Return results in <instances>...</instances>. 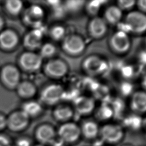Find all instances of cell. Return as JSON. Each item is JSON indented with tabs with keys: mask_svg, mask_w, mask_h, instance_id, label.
<instances>
[{
	"mask_svg": "<svg viewBox=\"0 0 146 146\" xmlns=\"http://www.w3.org/2000/svg\"><path fill=\"white\" fill-rule=\"evenodd\" d=\"M17 146H33L31 140L27 137L22 136L18 139L14 143Z\"/></svg>",
	"mask_w": 146,
	"mask_h": 146,
	"instance_id": "f546056e",
	"label": "cell"
},
{
	"mask_svg": "<svg viewBox=\"0 0 146 146\" xmlns=\"http://www.w3.org/2000/svg\"><path fill=\"white\" fill-rule=\"evenodd\" d=\"M107 63L101 58L96 55H90L86 58L82 63L85 72L91 76L99 75L107 68Z\"/></svg>",
	"mask_w": 146,
	"mask_h": 146,
	"instance_id": "3957f363",
	"label": "cell"
},
{
	"mask_svg": "<svg viewBox=\"0 0 146 146\" xmlns=\"http://www.w3.org/2000/svg\"><path fill=\"white\" fill-rule=\"evenodd\" d=\"M6 7L8 11L11 14H17L22 8V3L20 1L17 0L8 1L6 2Z\"/></svg>",
	"mask_w": 146,
	"mask_h": 146,
	"instance_id": "cb8c5ba5",
	"label": "cell"
},
{
	"mask_svg": "<svg viewBox=\"0 0 146 146\" xmlns=\"http://www.w3.org/2000/svg\"><path fill=\"white\" fill-rule=\"evenodd\" d=\"M136 1L133 0H119L117 2V6L121 10H128L133 7Z\"/></svg>",
	"mask_w": 146,
	"mask_h": 146,
	"instance_id": "4316f807",
	"label": "cell"
},
{
	"mask_svg": "<svg viewBox=\"0 0 146 146\" xmlns=\"http://www.w3.org/2000/svg\"><path fill=\"white\" fill-rule=\"evenodd\" d=\"M145 42H146V41H145Z\"/></svg>",
	"mask_w": 146,
	"mask_h": 146,
	"instance_id": "ab89813d",
	"label": "cell"
},
{
	"mask_svg": "<svg viewBox=\"0 0 146 146\" xmlns=\"http://www.w3.org/2000/svg\"><path fill=\"white\" fill-rule=\"evenodd\" d=\"M18 42V38L15 33L11 30H5L0 34V44L5 48H11Z\"/></svg>",
	"mask_w": 146,
	"mask_h": 146,
	"instance_id": "ac0fdd59",
	"label": "cell"
},
{
	"mask_svg": "<svg viewBox=\"0 0 146 146\" xmlns=\"http://www.w3.org/2000/svg\"><path fill=\"white\" fill-rule=\"evenodd\" d=\"M56 51L55 46L51 43H46L44 44L40 50L41 56L43 57H50L52 56Z\"/></svg>",
	"mask_w": 146,
	"mask_h": 146,
	"instance_id": "484cf974",
	"label": "cell"
},
{
	"mask_svg": "<svg viewBox=\"0 0 146 146\" xmlns=\"http://www.w3.org/2000/svg\"><path fill=\"white\" fill-rule=\"evenodd\" d=\"M8 146H17V145H16L14 143H11L10 144H9Z\"/></svg>",
	"mask_w": 146,
	"mask_h": 146,
	"instance_id": "8d00e7d4",
	"label": "cell"
},
{
	"mask_svg": "<svg viewBox=\"0 0 146 146\" xmlns=\"http://www.w3.org/2000/svg\"><path fill=\"white\" fill-rule=\"evenodd\" d=\"M124 146H129V145H124Z\"/></svg>",
	"mask_w": 146,
	"mask_h": 146,
	"instance_id": "f35d334b",
	"label": "cell"
},
{
	"mask_svg": "<svg viewBox=\"0 0 146 146\" xmlns=\"http://www.w3.org/2000/svg\"><path fill=\"white\" fill-rule=\"evenodd\" d=\"M88 30L91 37L95 39H99L103 37L107 33V22L103 18L95 17L90 21Z\"/></svg>",
	"mask_w": 146,
	"mask_h": 146,
	"instance_id": "8fae6325",
	"label": "cell"
},
{
	"mask_svg": "<svg viewBox=\"0 0 146 146\" xmlns=\"http://www.w3.org/2000/svg\"><path fill=\"white\" fill-rule=\"evenodd\" d=\"M46 72L50 76L60 78L64 76L68 71L67 64L60 59L51 60L45 67Z\"/></svg>",
	"mask_w": 146,
	"mask_h": 146,
	"instance_id": "30bf717a",
	"label": "cell"
},
{
	"mask_svg": "<svg viewBox=\"0 0 146 146\" xmlns=\"http://www.w3.org/2000/svg\"><path fill=\"white\" fill-rule=\"evenodd\" d=\"M51 146H66L64 143L62 141H61L60 140V141H55L52 144H51Z\"/></svg>",
	"mask_w": 146,
	"mask_h": 146,
	"instance_id": "e575fe53",
	"label": "cell"
},
{
	"mask_svg": "<svg viewBox=\"0 0 146 146\" xmlns=\"http://www.w3.org/2000/svg\"><path fill=\"white\" fill-rule=\"evenodd\" d=\"M58 134L60 140L64 143L76 141L81 134L80 128L74 123L68 122L62 124L59 128Z\"/></svg>",
	"mask_w": 146,
	"mask_h": 146,
	"instance_id": "277c9868",
	"label": "cell"
},
{
	"mask_svg": "<svg viewBox=\"0 0 146 146\" xmlns=\"http://www.w3.org/2000/svg\"><path fill=\"white\" fill-rule=\"evenodd\" d=\"M100 3L99 1H91L87 4V10L88 12L92 14H96L99 10Z\"/></svg>",
	"mask_w": 146,
	"mask_h": 146,
	"instance_id": "f1b7e54d",
	"label": "cell"
},
{
	"mask_svg": "<svg viewBox=\"0 0 146 146\" xmlns=\"http://www.w3.org/2000/svg\"><path fill=\"white\" fill-rule=\"evenodd\" d=\"M18 91L22 96L29 97L34 95L35 92V89L34 86L31 83L23 82L18 86Z\"/></svg>",
	"mask_w": 146,
	"mask_h": 146,
	"instance_id": "603a6c76",
	"label": "cell"
},
{
	"mask_svg": "<svg viewBox=\"0 0 146 146\" xmlns=\"http://www.w3.org/2000/svg\"><path fill=\"white\" fill-rule=\"evenodd\" d=\"M41 111L40 105L35 102H30L26 104L23 107V112L26 113L29 117L34 116L40 113Z\"/></svg>",
	"mask_w": 146,
	"mask_h": 146,
	"instance_id": "7402d4cb",
	"label": "cell"
},
{
	"mask_svg": "<svg viewBox=\"0 0 146 146\" xmlns=\"http://www.w3.org/2000/svg\"><path fill=\"white\" fill-rule=\"evenodd\" d=\"M11 143V142L8 136L0 134V146H8Z\"/></svg>",
	"mask_w": 146,
	"mask_h": 146,
	"instance_id": "1f68e13d",
	"label": "cell"
},
{
	"mask_svg": "<svg viewBox=\"0 0 146 146\" xmlns=\"http://www.w3.org/2000/svg\"><path fill=\"white\" fill-rule=\"evenodd\" d=\"M29 117L23 111L14 112L7 119V127L13 132H20L28 125Z\"/></svg>",
	"mask_w": 146,
	"mask_h": 146,
	"instance_id": "8992f818",
	"label": "cell"
},
{
	"mask_svg": "<svg viewBox=\"0 0 146 146\" xmlns=\"http://www.w3.org/2000/svg\"><path fill=\"white\" fill-rule=\"evenodd\" d=\"M141 85L143 88L145 90V91L146 92V72L144 74L141 80Z\"/></svg>",
	"mask_w": 146,
	"mask_h": 146,
	"instance_id": "836d02e7",
	"label": "cell"
},
{
	"mask_svg": "<svg viewBox=\"0 0 146 146\" xmlns=\"http://www.w3.org/2000/svg\"><path fill=\"white\" fill-rule=\"evenodd\" d=\"M95 106L94 100L86 96H79L74 102L75 111L82 115H87L91 113L94 110Z\"/></svg>",
	"mask_w": 146,
	"mask_h": 146,
	"instance_id": "7c38bea8",
	"label": "cell"
},
{
	"mask_svg": "<svg viewBox=\"0 0 146 146\" xmlns=\"http://www.w3.org/2000/svg\"><path fill=\"white\" fill-rule=\"evenodd\" d=\"M54 116L59 121H66L72 117L73 111L68 106L60 105L57 107L54 110Z\"/></svg>",
	"mask_w": 146,
	"mask_h": 146,
	"instance_id": "d6986e66",
	"label": "cell"
},
{
	"mask_svg": "<svg viewBox=\"0 0 146 146\" xmlns=\"http://www.w3.org/2000/svg\"><path fill=\"white\" fill-rule=\"evenodd\" d=\"M81 133L88 139H92L96 136L99 133V129L98 124L92 121H87L84 122L81 128Z\"/></svg>",
	"mask_w": 146,
	"mask_h": 146,
	"instance_id": "ffe728a7",
	"label": "cell"
},
{
	"mask_svg": "<svg viewBox=\"0 0 146 146\" xmlns=\"http://www.w3.org/2000/svg\"><path fill=\"white\" fill-rule=\"evenodd\" d=\"M110 45L115 52L123 54L129 50L131 41L126 33L123 31H118L111 36L110 39Z\"/></svg>",
	"mask_w": 146,
	"mask_h": 146,
	"instance_id": "5b68a950",
	"label": "cell"
},
{
	"mask_svg": "<svg viewBox=\"0 0 146 146\" xmlns=\"http://www.w3.org/2000/svg\"><path fill=\"white\" fill-rule=\"evenodd\" d=\"M139 11L145 14L146 13V0H139L136 2Z\"/></svg>",
	"mask_w": 146,
	"mask_h": 146,
	"instance_id": "4dcf8cb0",
	"label": "cell"
},
{
	"mask_svg": "<svg viewBox=\"0 0 146 146\" xmlns=\"http://www.w3.org/2000/svg\"><path fill=\"white\" fill-rule=\"evenodd\" d=\"M55 131L52 127L48 124L39 126L35 132V138L38 144L46 145L55 141Z\"/></svg>",
	"mask_w": 146,
	"mask_h": 146,
	"instance_id": "9c48e42d",
	"label": "cell"
},
{
	"mask_svg": "<svg viewBox=\"0 0 146 146\" xmlns=\"http://www.w3.org/2000/svg\"><path fill=\"white\" fill-rule=\"evenodd\" d=\"M2 26H3V21H2V19L1 18V17H0V29H1Z\"/></svg>",
	"mask_w": 146,
	"mask_h": 146,
	"instance_id": "d590c367",
	"label": "cell"
},
{
	"mask_svg": "<svg viewBox=\"0 0 146 146\" xmlns=\"http://www.w3.org/2000/svg\"><path fill=\"white\" fill-rule=\"evenodd\" d=\"M130 106L136 112H146V92L139 91L135 92L131 98Z\"/></svg>",
	"mask_w": 146,
	"mask_h": 146,
	"instance_id": "5bb4252c",
	"label": "cell"
},
{
	"mask_svg": "<svg viewBox=\"0 0 146 146\" xmlns=\"http://www.w3.org/2000/svg\"><path fill=\"white\" fill-rule=\"evenodd\" d=\"M7 127V119L3 115H0V131L3 130Z\"/></svg>",
	"mask_w": 146,
	"mask_h": 146,
	"instance_id": "d6a6232c",
	"label": "cell"
},
{
	"mask_svg": "<svg viewBox=\"0 0 146 146\" xmlns=\"http://www.w3.org/2000/svg\"><path fill=\"white\" fill-rule=\"evenodd\" d=\"M84 3V1H70L67 2L66 6L68 10L71 11H76L82 7Z\"/></svg>",
	"mask_w": 146,
	"mask_h": 146,
	"instance_id": "83f0119b",
	"label": "cell"
},
{
	"mask_svg": "<svg viewBox=\"0 0 146 146\" xmlns=\"http://www.w3.org/2000/svg\"><path fill=\"white\" fill-rule=\"evenodd\" d=\"M122 18V11L116 6H110L105 10L104 21L111 25H115L120 22Z\"/></svg>",
	"mask_w": 146,
	"mask_h": 146,
	"instance_id": "2e32d148",
	"label": "cell"
},
{
	"mask_svg": "<svg viewBox=\"0 0 146 146\" xmlns=\"http://www.w3.org/2000/svg\"><path fill=\"white\" fill-rule=\"evenodd\" d=\"M43 15L42 9L38 6H33L25 14V19L28 22L34 23L36 25L39 23L40 19Z\"/></svg>",
	"mask_w": 146,
	"mask_h": 146,
	"instance_id": "44dd1931",
	"label": "cell"
},
{
	"mask_svg": "<svg viewBox=\"0 0 146 146\" xmlns=\"http://www.w3.org/2000/svg\"><path fill=\"white\" fill-rule=\"evenodd\" d=\"M41 56L32 52H26L21 58V64L23 68L28 70H36L41 66Z\"/></svg>",
	"mask_w": 146,
	"mask_h": 146,
	"instance_id": "4fadbf2b",
	"label": "cell"
},
{
	"mask_svg": "<svg viewBox=\"0 0 146 146\" xmlns=\"http://www.w3.org/2000/svg\"><path fill=\"white\" fill-rule=\"evenodd\" d=\"M62 46L63 50L67 54L77 56L84 51L86 43L84 40L80 36L76 34H70L63 38Z\"/></svg>",
	"mask_w": 146,
	"mask_h": 146,
	"instance_id": "6da1fadb",
	"label": "cell"
},
{
	"mask_svg": "<svg viewBox=\"0 0 146 146\" xmlns=\"http://www.w3.org/2000/svg\"><path fill=\"white\" fill-rule=\"evenodd\" d=\"M2 78L7 86L13 87L17 85L19 82V74L15 67L9 66L3 69L2 71Z\"/></svg>",
	"mask_w": 146,
	"mask_h": 146,
	"instance_id": "9a60e30c",
	"label": "cell"
},
{
	"mask_svg": "<svg viewBox=\"0 0 146 146\" xmlns=\"http://www.w3.org/2000/svg\"><path fill=\"white\" fill-rule=\"evenodd\" d=\"M100 132L103 140L110 143L119 141L123 136L121 127L116 124H106L102 127Z\"/></svg>",
	"mask_w": 146,
	"mask_h": 146,
	"instance_id": "ba28073f",
	"label": "cell"
},
{
	"mask_svg": "<svg viewBox=\"0 0 146 146\" xmlns=\"http://www.w3.org/2000/svg\"><path fill=\"white\" fill-rule=\"evenodd\" d=\"M33 146H45V145H42V144H37L36 145H33Z\"/></svg>",
	"mask_w": 146,
	"mask_h": 146,
	"instance_id": "74e56055",
	"label": "cell"
},
{
	"mask_svg": "<svg viewBox=\"0 0 146 146\" xmlns=\"http://www.w3.org/2000/svg\"><path fill=\"white\" fill-rule=\"evenodd\" d=\"M42 31L37 26L33 31L29 33L25 38V44L26 46L29 48H36L40 43L41 38L42 36Z\"/></svg>",
	"mask_w": 146,
	"mask_h": 146,
	"instance_id": "e0dca14e",
	"label": "cell"
},
{
	"mask_svg": "<svg viewBox=\"0 0 146 146\" xmlns=\"http://www.w3.org/2000/svg\"><path fill=\"white\" fill-rule=\"evenodd\" d=\"M51 37L56 40L63 39L66 36V31L64 28L61 26H54L51 30L50 32Z\"/></svg>",
	"mask_w": 146,
	"mask_h": 146,
	"instance_id": "d4e9b609",
	"label": "cell"
},
{
	"mask_svg": "<svg viewBox=\"0 0 146 146\" xmlns=\"http://www.w3.org/2000/svg\"><path fill=\"white\" fill-rule=\"evenodd\" d=\"M125 23L133 33L141 34L146 31V14L139 11L129 12L125 17Z\"/></svg>",
	"mask_w": 146,
	"mask_h": 146,
	"instance_id": "7a4b0ae2",
	"label": "cell"
},
{
	"mask_svg": "<svg viewBox=\"0 0 146 146\" xmlns=\"http://www.w3.org/2000/svg\"><path fill=\"white\" fill-rule=\"evenodd\" d=\"M64 90L59 84H51L46 87L41 94V99L48 104L58 103L63 97Z\"/></svg>",
	"mask_w": 146,
	"mask_h": 146,
	"instance_id": "52a82bcc",
	"label": "cell"
}]
</instances>
